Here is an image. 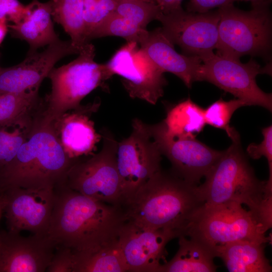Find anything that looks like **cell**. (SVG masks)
<instances>
[{
	"label": "cell",
	"instance_id": "obj_30",
	"mask_svg": "<svg viewBox=\"0 0 272 272\" xmlns=\"http://www.w3.org/2000/svg\"><path fill=\"white\" fill-rule=\"evenodd\" d=\"M119 0H83L84 20L86 38L93 33L115 10Z\"/></svg>",
	"mask_w": 272,
	"mask_h": 272
},
{
	"label": "cell",
	"instance_id": "obj_12",
	"mask_svg": "<svg viewBox=\"0 0 272 272\" xmlns=\"http://www.w3.org/2000/svg\"><path fill=\"white\" fill-rule=\"evenodd\" d=\"M149 128L162 155L171 162V169L192 184L197 185L223 153L195 138H173L167 132L163 121L149 124Z\"/></svg>",
	"mask_w": 272,
	"mask_h": 272
},
{
	"label": "cell",
	"instance_id": "obj_16",
	"mask_svg": "<svg viewBox=\"0 0 272 272\" xmlns=\"http://www.w3.org/2000/svg\"><path fill=\"white\" fill-rule=\"evenodd\" d=\"M176 238L172 232L141 227L126 220L118 234V243L131 272H158L165 246Z\"/></svg>",
	"mask_w": 272,
	"mask_h": 272
},
{
	"label": "cell",
	"instance_id": "obj_3",
	"mask_svg": "<svg viewBox=\"0 0 272 272\" xmlns=\"http://www.w3.org/2000/svg\"><path fill=\"white\" fill-rule=\"evenodd\" d=\"M78 159L67 156L57 139L53 121L42 114L34 123L14 159L0 170V192L17 187L54 189L64 183L68 171Z\"/></svg>",
	"mask_w": 272,
	"mask_h": 272
},
{
	"label": "cell",
	"instance_id": "obj_25",
	"mask_svg": "<svg viewBox=\"0 0 272 272\" xmlns=\"http://www.w3.org/2000/svg\"><path fill=\"white\" fill-rule=\"evenodd\" d=\"M73 254V272L128 271L118 240L94 251Z\"/></svg>",
	"mask_w": 272,
	"mask_h": 272
},
{
	"label": "cell",
	"instance_id": "obj_37",
	"mask_svg": "<svg viewBox=\"0 0 272 272\" xmlns=\"http://www.w3.org/2000/svg\"><path fill=\"white\" fill-rule=\"evenodd\" d=\"M7 22L0 20V44L3 41L8 31Z\"/></svg>",
	"mask_w": 272,
	"mask_h": 272
},
{
	"label": "cell",
	"instance_id": "obj_23",
	"mask_svg": "<svg viewBox=\"0 0 272 272\" xmlns=\"http://www.w3.org/2000/svg\"><path fill=\"white\" fill-rule=\"evenodd\" d=\"M265 243L239 241L214 249L230 272H270L271 266L264 253Z\"/></svg>",
	"mask_w": 272,
	"mask_h": 272
},
{
	"label": "cell",
	"instance_id": "obj_2",
	"mask_svg": "<svg viewBox=\"0 0 272 272\" xmlns=\"http://www.w3.org/2000/svg\"><path fill=\"white\" fill-rule=\"evenodd\" d=\"M172 169L155 173L122 206L127 220L152 230L184 236L205 203L197 188Z\"/></svg>",
	"mask_w": 272,
	"mask_h": 272
},
{
	"label": "cell",
	"instance_id": "obj_20",
	"mask_svg": "<svg viewBox=\"0 0 272 272\" xmlns=\"http://www.w3.org/2000/svg\"><path fill=\"white\" fill-rule=\"evenodd\" d=\"M26 7L22 19L8 25L13 37L27 42L30 47L29 52L59 40L53 28L51 0L45 3L33 0Z\"/></svg>",
	"mask_w": 272,
	"mask_h": 272
},
{
	"label": "cell",
	"instance_id": "obj_33",
	"mask_svg": "<svg viewBox=\"0 0 272 272\" xmlns=\"http://www.w3.org/2000/svg\"><path fill=\"white\" fill-rule=\"evenodd\" d=\"M46 270L48 272H73L74 254L68 247L57 246Z\"/></svg>",
	"mask_w": 272,
	"mask_h": 272
},
{
	"label": "cell",
	"instance_id": "obj_6",
	"mask_svg": "<svg viewBox=\"0 0 272 272\" xmlns=\"http://www.w3.org/2000/svg\"><path fill=\"white\" fill-rule=\"evenodd\" d=\"M269 3L245 11L233 4L218 8L220 21L217 54L236 59L250 55H265L271 46Z\"/></svg>",
	"mask_w": 272,
	"mask_h": 272
},
{
	"label": "cell",
	"instance_id": "obj_26",
	"mask_svg": "<svg viewBox=\"0 0 272 272\" xmlns=\"http://www.w3.org/2000/svg\"><path fill=\"white\" fill-rule=\"evenodd\" d=\"M53 20L60 24L80 52L89 43L84 20L83 0H51Z\"/></svg>",
	"mask_w": 272,
	"mask_h": 272
},
{
	"label": "cell",
	"instance_id": "obj_5",
	"mask_svg": "<svg viewBox=\"0 0 272 272\" xmlns=\"http://www.w3.org/2000/svg\"><path fill=\"white\" fill-rule=\"evenodd\" d=\"M79 56L57 68L53 67L47 77L51 83V91L45 101L43 116L54 121L70 110L83 107L81 102L98 87L108 90L105 82L111 77L106 64L94 61V46L88 43Z\"/></svg>",
	"mask_w": 272,
	"mask_h": 272
},
{
	"label": "cell",
	"instance_id": "obj_7",
	"mask_svg": "<svg viewBox=\"0 0 272 272\" xmlns=\"http://www.w3.org/2000/svg\"><path fill=\"white\" fill-rule=\"evenodd\" d=\"M230 202L203 204L194 215L184 236L198 239L214 249L239 241L266 243L270 238L252 213Z\"/></svg>",
	"mask_w": 272,
	"mask_h": 272
},
{
	"label": "cell",
	"instance_id": "obj_18",
	"mask_svg": "<svg viewBox=\"0 0 272 272\" xmlns=\"http://www.w3.org/2000/svg\"><path fill=\"white\" fill-rule=\"evenodd\" d=\"M138 43L150 59L163 73L173 74L189 88L194 82L199 81L201 58L178 53L161 27L152 31H146L139 38Z\"/></svg>",
	"mask_w": 272,
	"mask_h": 272
},
{
	"label": "cell",
	"instance_id": "obj_36",
	"mask_svg": "<svg viewBox=\"0 0 272 272\" xmlns=\"http://www.w3.org/2000/svg\"><path fill=\"white\" fill-rule=\"evenodd\" d=\"M182 0H156L160 12L163 14H169L182 9Z\"/></svg>",
	"mask_w": 272,
	"mask_h": 272
},
{
	"label": "cell",
	"instance_id": "obj_40",
	"mask_svg": "<svg viewBox=\"0 0 272 272\" xmlns=\"http://www.w3.org/2000/svg\"><path fill=\"white\" fill-rule=\"evenodd\" d=\"M139 1H142L144 2H148V3L156 4V0H139Z\"/></svg>",
	"mask_w": 272,
	"mask_h": 272
},
{
	"label": "cell",
	"instance_id": "obj_24",
	"mask_svg": "<svg viewBox=\"0 0 272 272\" xmlns=\"http://www.w3.org/2000/svg\"><path fill=\"white\" fill-rule=\"evenodd\" d=\"M169 134L173 138H195L206 124L204 109L190 98L167 107L163 121Z\"/></svg>",
	"mask_w": 272,
	"mask_h": 272
},
{
	"label": "cell",
	"instance_id": "obj_38",
	"mask_svg": "<svg viewBox=\"0 0 272 272\" xmlns=\"http://www.w3.org/2000/svg\"><path fill=\"white\" fill-rule=\"evenodd\" d=\"M5 204V198L3 192H0V221L4 213V209Z\"/></svg>",
	"mask_w": 272,
	"mask_h": 272
},
{
	"label": "cell",
	"instance_id": "obj_22",
	"mask_svg": "<svg viewBox=\"0 0 272 272\" xmlns=\"http://www.w3.org/2000/svg\"><path fill=\"white\" fill-rule=\"evenodd\" d=\"M179 248L168 262L162 263L158 272H214L217 266L214 249L202 241L180 236Z\"/></svg>",
	"mask_w": 272,
	"mask_h": 272
},
{
	"label": "cell",
	"instance_id": "obj_28",
	"mask_svg": "<svg viewBox=\"0 0 272 272\" xmlns=\"http://www.w3.org/2000/svg\"><path fill=\"white\" fill-rule=\"evenodd\" d=\"M130 20L113 13L93 33L91 39L107 36H116L124 38L127 42L138 41L146 31Z\"/></svg>",
	"mask_w": 272,
	"mask_h": 272
},
{
	"label": "cell",
	"instance_id": "obj_14",
	"mask_svg": "<svg viewBox=\"0 0 272 272\" xmlns=\"http://www.w3.org/2000/svg\"><path fill=\"white\" fill-rule=\"evenodd\" d=\"M2 192L8 231L47 235L54 201L53 188L17 187Z\"/></svg>",
	"mask_w": 272,
	"mask_h": 272
},
{
	"label": "cell",
	"instance_id": "obj_34",
	"mask_svg": "<svg viewBox=\"0 0 272 272\" xmlns=\"http://www.w3.org/2000/svg\"><path fill=\"white\" fill-rule=\"evenodd\" d=\"M26 9L18 0H0V20L17 23L24 16Z\"/></svg>",
	"mask_w": 272,
	"mask_h": 272
},
{
	"label": "cell",
	"instance_id": "obj_4",
	"mask_svg": "<svg viewBox=\"0 0 272 272\" xmlns=\"http://www.w3.org/2000/svg\"><path fill=\"white\" fill-rule=\"evenodd\" d=\"M232 141L205 176V182L197 186L198 190L205 204L235 202L245 205L257 220V213L265 198L272 194V190L266 181L255 176L242 149L240 136Z\"/></svg>",
	"mask_w": 272,
	"mask_h": 272
},
{
	"label": "cell",
	"instance_id": "obj_8",
	"mask_svg": "<svg viewBox=\"0 0 272 272\" xmlns=\"http://www.w3.org/2000/svg\"><path fill=\"white\" fill-rule=\"evenodd\" d=\"M101 134V151L88 158L77 159L68 171L64 183L90 198L121 207V180L116 163L118 142L106 128Z\"/></svg>",
	"mask_w": 272,
	"mask_h": 272
},
{
	"label": "cell",
	"instance_id": "obj_10",
	"mask_svg": "<svg viewBox=\"0 0 272 272\" xmlns=\"http://www.w3.org/2000/svg\"><path fill=\"white\" fill-rule=\"evenodd\" d=\"M130 135L118 143L116 163L121 180L122 204L161 169L162 154L151 137L149 124L135 118Z\"/></svg>",
	"mask_w": 272,
	"mask_h": 272
},
{
	"label": "cell",
	"instance_id": "obj_19",
	"mask_svg": "<svg viewBox=\"0 0 272 272\" xmlns=\"http://www.w3.org/2000/svg\"><path fill=\"white\" fill-rule=\"evenodd\" d=\"M100 102L95 101L83 108L67 112L53 121L57 139L67 156L76 159L91 155L101 134L98 133L90 116L96 112Z\"/></svg>",
	"mask_w": 272,
	"mask_h": 272
},
{
	"label": "cell",
	"instance_id": "obj_13",
	"mask_svg": "<svg viewBox=\"0 0 272 272\" xmlns=\"http://www.w3.org/2000/svg\"><path fill=\"white\" fill-rule=\"evenodd\" d=\"M220 18L218 10L194 13L182 9L169 14L160 12L156 20L167 37L185 55L200 58L217 47Z\"/></svg>",
	"mask_w": 272,
	"mask_h": 272
},
{
	"label": "cell",
	"instance_id": "obj_9",
	"mask_svg": "<svg viewBox=\"0 0 272 272\" xmlns=\"http://www.w3.org/2000/svg\"><path fill=\"white\" fill-rule=\"evenodd\" d=\"M200 58L199 81L215 85L242 100L246 106H259L271 111V94L263 91L256 82L258 75L270 74V65L262 67L252 58L246 63H242L239 59L214 52Z\"/></svg>",
	"mask_w": 272,
	"mask_h": 272
},
{
	"label": "cell",
	"instance_id": "obj_11",
	"mask_svg": "<svg viewBox=\"0 0 272 272\" xmlns=\"http://www.w3.org/2000/svg\"><path fill=\"white\" fill-rule=\"evenodd\" d=\"M112 76H121V83L131 98L155 105L167 84L163 73L135 41L127 42L105 63Z\"/></svg>",
	"mask_w": 272,
	"mask_h": 272
},
{
	"label": "cell",
	"instance_id": "obj_39",
	"mask_svg": "<svg viewBox=\"0 0 272 272\" xmlns=\"http://www.w3.org/2000/svg\"><path fill=\"white\" fill-rule=\"evenodd\" d=\"M243 1H249L251 3L252 6H256L266 3H269L271 0H243Z\"/></svg>",
	"mask_w": 272,
	"mask_h": 272
},
{
	"label": "cell",
	"instance_id": "obj_15",
	"mask_svg": "<svg viewBox=\"0 0 272 272\" xmlns=\"http://www.w3.org/2000/svg\"><path fill=\"white\" fill-rule=\"evenodd\" d=\"M79 53L71 40H60L49 44L41 52H29L20 63L0 69V95L39 89L58 60L67 55Z\"/></svg>",
	"mask_w": 272,
	"mask_h": 272
},
{
	"label": "cell",
	"instance_id": "obj_1",
	"mask_svg": "<svg viewBox=\"0 0 272 272\" xmlns=\"http://www.w3.org/2000/svg\"><path fill=\"white\" fill-rule=\"evenodd\" d=\"M54 201L47 236L74 253L97 250L118 240L126 220L121 207L98 201L67 187L54 188Z\"/></svg>",
	"mask_w": 272,
	"mask_h": 272
},
{
	"label": "cell",
	"instance_id": "obj_31",
	"mask_svg": "<svg viewBox=\"0 0 272 272\" xmlns=\"http://www.w3.org/2000/svg\"><path fill=\"white\" fill-rule=\"evenodd\" d=\"M31 129L16 127L9 131L7 127L0 126V170L14 159L28 138Z\"/></svg>",
	"mask_w": 272,
	"mask_h": 272
},
{
	"label": "cell",
	"instance_id": "obj_17",
	"mask_svg": "<svg viewBox=\"0 0 272 272\" xmlns=\"http://www.w3.org/2000/svg\"><path fill=\"white\" fill-rule=\"evenodd\" d=\"M55 245L46 236L0 232V272H44Z\"/></svg>",
	"mask_w": 272,
	"mask_h": 272
},
{
	"label": "cell",
	"instance_id": "obj_27",
	"mask_svg": "<svg viewBox=\"0 0 272 272\" xmlns=\"http://www.w3.org/2000/svg\"><path fill=\"white\" fill-rule=\"evenodd\" d=\"M245 106V103L238 98L228 101L220 99L204 109L206 123L225 130L228 136L233 140L240 135L235 129L230 126L231 118L237 109Z\"/></svg>",
	"mask_w": 272,
	"mask_h": 272
},
{
	"label": "cell",
	"instance_id": "obj_21",
	"mask_svg": "<svg viewBox=\"0 0 272 272\" xmlns=\"http://www.w3.org/2000/svg\"><path fill=\"white\" fill-rule=\"evenodd\" d=\"M38 91L0 95V126L31 128L45 109Z\"/></svg>",
	"mask_w": 272,
	"mask_h": 272
},
{
	"label": "cell",
	"instance_id": "obj_32",
	"mask_svg": "<svg viewBox=\"0 0 272 272\" xmlns=\"http://www.w3.org/2000/svg\"><path fill=\"white\" fill-rule=\"evenodd\" d=\"M263 136L262 141L259 144L252 143L248 145L246 151L247 154L253 159H258L264 156L268 162L269 178L267 181L268 188L272 189V126L271 125L262 129Z\"/></svg>",
	"mask_w": 272,
	"mask_h": 272
},
{
	"label": "cell",
	"instance_id": "obj_35",
	"mask_svg": "<svg viewBox=\"0 0 272 272\" xmlns=\"http://www.w3.org/2000/svg\"><path fill=\"white\" fill-rule=\"evenodd\" d=\"M243 0H189L187 11L194 13H205L216 8H221Z\"/></svg>",
	"mask_w": 272,
	"mask_h": 272
},
{
	"label": "cell",
	"instance_id": "obj_29",
	"mask_svg": "<svg viewBox=\"0 0 272 272\" xmlns=\"http://www.w3.org/2000/svg\"><path fill=\"white\" fill-rule=\"evenodd\" d=\"M160 13L156 4L139 0H119L113 13L146 29L148 24L156 20Z\"/></svg>",
	"mask_w": 272,
	"mask_h": 272
}]
</instances>
